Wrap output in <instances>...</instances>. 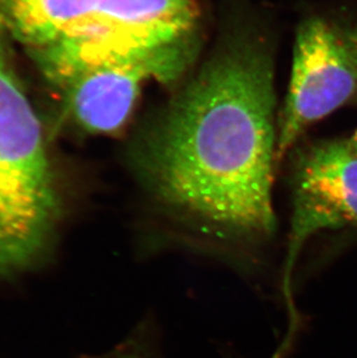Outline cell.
<instances>
[{
  "label": "cell",
  "mask_w": 357,
  "mask_h": 358,
  "mask_svg": "<svg viewBox=\"0 0 357 358\" xmlns=\"http://www.w3.org/2000/svg\"><path fill=\"white\" fill-rule=\"evenodd\" d=\"M275 92L262 41L226 42L145 136L141 171L160 202L226 234L275 230Z\"/></svg>",
  "instance_id": "6da1fadb"
},
{
  "label": "cell",
  "mask_w": 357,
  "mask_h": 358,
  "mask_svg": "<svg viewBox=\"0 0 357 358\" xmlns=\"http://www.w3.org/2000/svg\"><path fill=\"white\" fill-rule=\"evenodd\" d=\"M62 203L40 121L0 40V280L41 268L57 245Z\"/></svg>",
  "instance_id": "7a4b0ae2"
},
{
  "label": "cell",
  "mask_w": 357,
  "mask_h": 358,
  "mask_svg": "<svg viewBox=\"0 0 357 358\" xmlns=\"http://www.w3.org/2000/svg\"><path fill=\"white\" fill-rule=\"evenodd\" d=\"M199 17L195 0H94L72 31L31 54L64 88L85 72L189 38Z\"/></svg>",
  "instance_id": "3957f363"
},
{
  "label": "cell",
  "mask_w": 357,
  "mask_h": 358,
  "mask_svg": "<svg viewBox=\"0 0 357 358\" xmlns=\"http://www.w3.org/2000/svg\"><path fill=\"white\" fill-rule=\"evenodd\" d=\"M357 101V24L309 17L300 24L277 129L276 162L316 122Z\"/></svg>",
  "instance_id": "277c9868"
},
{
  "label": "cell",
  "mask_w": 357,
  "mask_h": 358,
  "mask_svg": "<svg viewBox=\"0 0 357 358\" xmlns=\"http://www.w3.org/2000/svg\"><path fill=\"white\" fill-rule=\"evenodd\" d=\"M293 193L284 291L290 322L295 326L297 313L290 285L300 250L319 231L357 227V150L351 139L318 143L304 150L293 171Z\"/></svg>",
  "instance_id": "5b68a950"
},
{
  "label": "cell",
  "mask_w": 357,
  "mask_h": 358,
  "mask_svg": "<svg viewBox=\"0 0 357 358\" xmlns=\"http://www.w3.org/2000/svg\"><path fill=\"white\" fill-rule=\"evenodd\" d=\"M195 56L190 38L85 72L63 90L74 119L88 131H116L128 121L143 85L176 83Z\"/></svg>",
  "instance_id": "8992f818"
},
{
  "label": "cell",
  "mask_w": 357,
  "mask_h": 358,
  "mask_svg": "<svg viewBox=\"0 0 357 358\" xmlns=\"http://www.w3.org/2000/svg\"><path fill=\"white\" fill-rule=\"evenodd\" d=\"M91 358H155V355L145 341L143 333H139L116 345L111 352Z\"/></svg>",
  "instance_id": "52a82bcc"
},
{
  "label": "cell",
  "mask_w": 357,
  "mask_h": 358,
  "mask_svg": "<svg viewBox=\"0 0 357 358\" xmlns=\"http://www.w3.org/2000/svg\"><path fill=\"white\" fill-rule=\"evenodd\" d=\"M349 139H351V144L354 145L355 149L357 150V129L356 131H355L354 135H353V137H351V138Z\"/></svg>",
  "instance_id": "ba28073f"
},
{
  "label": "cell",
  "mask_w": 357,
  "mask_h": 358,
  "mask_svg": "<svg viewBox=\"0 0 357 358\" xmlns=\"http://www.w3.org/2000/svg\"><path fill=\"white\" fill-rule=\"evenodd\" d=\"M4 31H5V29H4L3 24H1V21H0V40H3L4 38Z\"/></svg>",
  "instance_id": "9c48e42d"
}]
</instances>
